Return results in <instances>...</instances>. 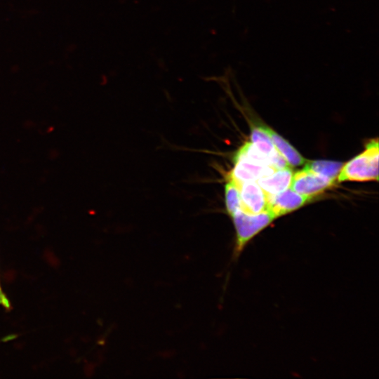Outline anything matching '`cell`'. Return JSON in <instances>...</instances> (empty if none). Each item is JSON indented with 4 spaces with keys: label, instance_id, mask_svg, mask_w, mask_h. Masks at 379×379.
I'll use <instances>...</instances> for the list:
<instances>
[{
    "label": "cell",
    "instance_id": "6da1fadb",
    "mask_svg": "<svg viewBox=\"0 0 379 379\" xmlns=\"http://www.w3.org/2000/svg\"><path fill=\"white\" fill-rule=\"evenodd\" d=\"M378 141L372 140L365 150L343 165L337 178L339 182L347 180L366 181L378 178Z\"/></svg>",
    "mask_w": 379,
    "mask_h": 379
},
{
    "label": "cell",
    "instance_id": "7a4b0ae2",
    "mask_svg": "<svg viewBox=\"0 0 379 379\" xmlns=\"http://www.w3.org/2000/svg\"><path fill=\"white\" fill-rule=\"evenodd\" d=\"M230 217L236 232L233 248L234 258H238L249 241L276 218L268 210L249 215L239 209Z\"/></svg>",
    "mask_w": 379,
    "mask_h": 379
},
{
    "label": "cell",
    "instance_id": "3957f363",
    "mask_svg": "<svg viewBox=\"0 0 379 379\" xmlns=\"http://www.w3.org/2000/svg\"><path fill=\"white\" fill-rule=\"evenodd\" d=\"M334 182L335 180L303 168L292 176L290 187L297 193L311 198L331 187Z\"/></svg>",
    "mask_w": 379,
    "mask_h": 379
},
{
    "label": "cell",
    "instance_id": "277c9868",
    "mask_svg": "<svg viewBox=\"0 0 379 379\" xmlns=\"http://www.w3.org/2000/svg\"><path fill=\"white\" fill-rule=\"evenodd\" d=\"M234 167L228 178L239 185L244 182L255 180L270 175L276 171L268 165L256 162L239 153L234 156Z\"/></svg>",
    "mask_w": 379,
    "mask_h": 379
},
{
    "label": "cell",
    "instance_id": "5b68a950",
    "mask_svg": "<svg viewBox=\"0 0 379 379\" xmlns=\"http://www.w3.org/2000/svg\"><path fill=\"white\" fill-rule=\"evenodd\" d=\"M241 208L249 215L258 214L267 208L265 192L255 180L241 183L239 187Z\"/></svg>",
    "mask_w": 379,
    "mask_h": 379
},
{
    "label": "cell",
    "instance_id": "8992f818",
    "mask_svg": "<svg viewBox=\"0 0 379 379\" xmlns=\"http://www.w3.org/2000/svg\"><path fill=\"white\" fill-rule=\"evenodd\" d=\"M267 208L275 218L281 216L303 206L310 197L293 191L291 187L274 195L267 196Z\"/></svg>",
    "mask_w": 379,
    "mask_h": 379
},
{
    "label": "cell",
    "instance_id": "52a82bcc",
    "mask_svg": "<svg viewBox=\"0 0 379 379\" xmlns=\"http://www.w3.org/2000/svg\"><path fill=\"white\" fill-rule=\"evenodd\" d=\"M293 176L292 170L289 168L278 169L272 174L258 179V184L267 196L277 194L291 185Z\"/></svg>",
    "mask_w": 379,
    "mask_h": 379
},
{
    "label": "cell",
    "instance_id": "ba28073f",
    "mask_svg": "<svg viewBox=\"0 0 379 379\" xmlns=\"http://www.w3.org/2000/svg\"><path fill=\"white\" fill-rule=\"evenodd\" d=\"M265 129L275 148L284 157L288 165L298 166L305 163L306 160L288 141L270 128L265 126Z\"/></svg>",
    "mask_w": 379,
    "mask_h": 379
},
{
    "label": "cell",
    "instance_id": "9c48e42d",
    "mask_svg": "<svg viewBox=\"0 0 379 379\" xmlns=\"http://www.w3.org/2000/svg\"><path fill=\"white\" fill-rule=\"evenodd\" d=\"M251 139L254 147L267 158L277 151L265 129V126H258L253 127L251 130Z\"/></svg>",
    "mask_w": 379,
    "mask_h": 379
},
{
    "label": "cell",
    "instance_id": "30bf717a",
    "mask_svg": "<svg viewBox=\"0 0 379 379\" xmlns=\"http://www.w3.org/2000/svg\"><path fill=\"white\" fill-rule=\"evenodd\" d=\"M343 165L341 162L332 161H312L307 162L304 169L335 180Z\"/></svg>",
    "mask_w": 379,
    "mask_h": 379
},
{
    "label": "cell",
    "instance_id": "8fae6325",
    "mask_svg": "<svg viewBox=\"0 0 379 379\" xmlns=\"http://www.w3.org/2000/svg\"><path fill=\"white\" fill-rule=\"evenodd\" d=\"M240 185L227 178L225 187V206L230 216L241 208Z\"/></svg>",
    "mask_w": 379,
    "mask_h": 379
},
{
    "label": "cell",
    "instance_id": "7c38bea8",
    "mask_svg": "<svg viewBox=\"0 0 379 379\" xmlns=\"http://www.w3.org/2000/svg\"><path fill=\"white\" fill-rule=\"evenodd\" d=\"M0 305L4 306V308L6 310H10L11 305L9 302V300L6 298V296L4 295V293L2 292L1 286H0Z\"/></svg>",
    "mask_w": 379,
    "mask_h": 379
}]
</instances>
